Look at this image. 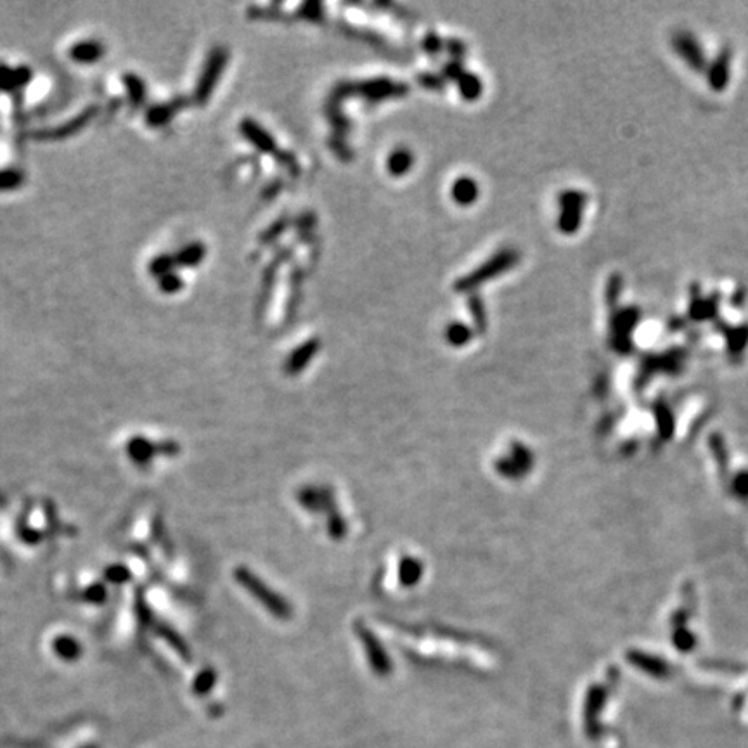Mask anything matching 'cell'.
Instances as JSON below:
<instances>
[{
	"instance_id": "obj_1",
	"label": "cell",
	"mask_w": 748,
	"mask_h": 748,
	"mask_svg": "<svg viewBox=\"0 0 748 748\" xmlns=\"http://www.w3.org/2000/svg\"><path fill=\"white\" fill-rule=\"evenodd\" d=\"M224 62H226V54H224L222 50H215V53L210 56L208 64H206L205 72H203L200 83H198V88H196V99L200 102L208 99L210 92L213 90L217 79H219L220 69L224 68Z\"/></svg>"
},
{
	"instance_id": "obj_2",
	"label": "cell",
	"mask_w": 748,
	"mask_h": 748,
	"mask_svg": "<svg viewBox=\"0 0 748 748\" xmlns=\"http://www.w3.org/2000/svg\"><path fill=\"white\" fill-rule=\"evenodd\" d=\"M104 56V46L99 40H83L69 49V57L79 64H94Z\"/></svg>"
},
{
	"instance_id": "obj_3",
	"label": "cell",
	"mask_w": 748,
	"mask_h": 748,
	"mask_svg": "<svg viewBox=\"0 0 748 748\" xmlns=\"http://www.w3.org/2000/svg\"><path fill=\"white\" fill-rule=\"evenodd\" d=\"M123 87H125V90H127L128 101H130L132 106L139 108V106L144 104L147 92H146L144 80H142L141 76L134 75V73H127V75L123 76Z\"/></svg>"
},
{
	"instance_id": "obj_4",
	"label": "cell",
	"mask_w": 748,
	"mask_h": 748,
	"mask_svg": "<svg viewBox=\"0 0 748 748\" xmlns=\"http://www.w3.org/2000/svg\"><path fill=\"white\" fill-rule=\"evenodd\" d=\"M175 259V265H182V267H196L200 265V261L205 259V246L200 243H191V245L184 246Z\"/></svg>"
},
{
	"instance_id": "obj_5",
	"label": "cell",
	"mask_w": 748,
	"mask_h": 748,
	"mask_svg": "<svg viewBox=\"0 0 748 748\" xmlns=\"http://www.w3.org/2000/svg\"><path fill=\"white\" fill-rule=\"evenodd\" d=\"M177 108L175 104H156L153 108L147 109L146 113V121L149 127H163L165 123L172 120V116L175 115Z\"/></svg>"
},
{
	"instance_id": "obj_6",
	"label": "cell",
	"mask_w": 748,
	"mask_h": 748,
	"mask_svg": "<svg viewBox=\"0 0 748 748\" xmlns=\"http://www.w3.org/2000/svg\"><path fill=\"white\" fill-rule=\"evenodd\" d=\"M452 194H454L456 201L463 203V205H468V203L477 200V194H478L477 184L473 182V179H459L458 182L454 184Z\"/></svg>"
},
{
	"instance_id": "obj_7",
	"label": "cell",
	"mask_w": 748,
	"mask_h": 748,
	"mask_svg": "<svg viewBox=\"0 0 748 748\" xmlns=\"http://www.w3.org/2000/svg\"><path fill=\"white\" fill-rule=\"evenodd\" d=\"M25 175L16 168H6L0 170V191H13L23 186Z\"/></svg>"
},
{
	"instance_id": "obj_8",
	"label": "cell",
	"mask_w": 748,
	"mask_h": 748,
	"mask_svg": "<svg viewBox=\"0 0 748 748\" xmlns=\"http://www.w3.org/2000/svg\"><path fill=\"white\" fill-rule=\"evenodd\" d=\"M92 116V111H86L83 115H80L79 118H75V120L72 121V123H66L64 127L57 128V130L54 132H47V137H66V135L69 134H75V132H79L80 128L86 127V123L88 120H90Z\"/></svg>"
},
{
	"instance_id": "obj_9",
	"label": "cell",
	"mask_w": 748,
	"mask_h": 748,
	"mask_svg": "<svg viewBox=\"0 0 748 748\" xmlns=\"http://www.w3.org/2000/svg\"><path fill=\"white\" fill-rule=\"evenodd\" d=\"M173 265H175V259L170 255H160L156 257L154 260H151L149 264V274L154 276V278H163V276L170 274V272H173Z\"/></svg>"
},
{
	"instance_id": "obj_10",
	"label": "cell",
	"mask_w": 748,
	"mask_h": 748,
	"mask_svg": "<svg viewBox=\"0 0 748 748\" xmlns=\"http://www.w3.org/2000/svg\"><path fill=\"white\" fill-rule=\"evenodd\" d=\"M411 161L412 158L407 151H395V153L392 154V158H390V170L397 173V175L405 173L409 170V167H411Z\"/></svg>"
},
{
	"instance_id": "obj_11",
	"label": "cell",
	"mask_w": 748,
	"mask_h": 748,
	"mask_svg": "<svg viewBox=\"0 0 748 748\" xmlns=\"http://www.w3.org/2000/svg\"><path fill=\"white\" fill-rule=\"evenodd\" d=\"M0 90L16 92V79H14V68L0 62Z\"/></svg>"
},
{
	"instance_id": "obj_12",
	"label": "cell",
	"mask_w": 748,
	"mask_h": 748,
	"mask_svg": "<svg viewBox=\"0 0 748 748\" xmlns=\"http://www.w3.org/2000/svg\"><path fill=\"white\" fill-rule=\"evenodd\" d=\"M158 285H160V290L163 291V293L173 294L182 288V279H180L175 272H170V274L158 279Z\"/></svg>"
}]
</instances>
